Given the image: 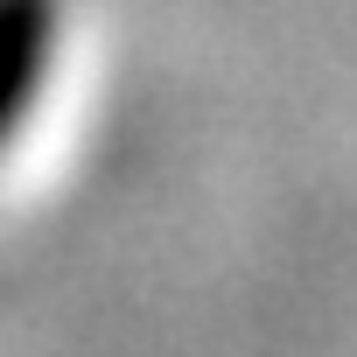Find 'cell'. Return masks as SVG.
<instances>
[{
	"instance_id": "cell-1",
	"label": "cell",
	"mask_w": 357,
	"mask_h": 357,
	"mask_svg": "<svg viewBox=\"0 0 357 357\" xmlns=\"http://www.w3.org/2000/svg\"><path fill=\"white\" fill-rule=\"evenodd\" d=\"M56 63V0H0V147L43 98Z\"/></svg>"
}]
</instances>
